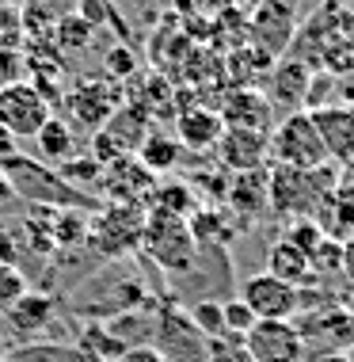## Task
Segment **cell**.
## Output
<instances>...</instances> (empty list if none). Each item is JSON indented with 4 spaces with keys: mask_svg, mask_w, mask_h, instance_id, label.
Here are the masks:
<instances>
[{
    "mask_svg": "<svg viewBox=\"0 0 354 362\" xmlns=\"http://www.w3.org/2000/svg\"><path fill=\"white\" fill-rule=\"evenodd\" d=\"M221 134H225V122L213 107H191V111L175 115V138H179V145L191 153L218 149Z\"/></svg>",
    "mask_w": 354,
    "mask_h": 362,
    "instance_id": "cell-18",
    "label": "cell"
},
{
    "mask_svg": "<svg viewBox=\"0 0 354 362\" xmlns=\"http://www.w3.org/2000/svg\"><path fill=\"white\" fill-rule=\"evenodd\" d=\"M267 168L240 172V175H232L229 187H225V206H229L240 221H252L259 210H267Z\"/></svg>",
    "mask_w": 354,
    "mask_h": 362,
    "instance_id": "cell-20",
    "label": "cell"
},
{
    "mask_svg": "<svg viewBox=\"0 0 354 362\" xmlns=\"http://www.w3.org/2000/svg\"><path fill=\"white\" fill-rule=\"evenodd\" d=\"M27 293V279L16 271V263H0V313H8Z\"/></svg>",
    "mask_w": 354,
    "mask_h": 362,
    "instance_id": "cell-37",
    "label": "cell"
},
{
    "mask_svg": "<svg viewBox=\"0 0 354 362\" xmlns=\"http://www.w3.org/2000/svg\"><path fill=\"white\" fill-rule=\"evenodd\" d=\"M191 38L183 35V27H179V19L175 16H164V23H160V31L153 35V46H149V62H153V69L160 73V76H179V65H183V57L191 54Z\"/></svg>",
    "mask_w": 354,
    "mask_h": 362,
    "instance_id": "cell-19",
    "label": "cell"
},
{
    "mask_svg": "<svg viewBox=\"0 0 354 362\" xmlns=\"http://www.w3.org/2000/svg\"><path fill=\"white\" fill-rule=\"evenodd\" d=\"M0 180L12 187L16 199H27L35 202V206L42 210H100V202L84 199L76 187H69V183L57 175V168H46V164L31 160V156H4L0 160Z\"/></svg>",
    "mask_w": 354,
    "mask_h": 362,
    "instance_id": "cell-1",
    "label": "cell"
},
{
    "mask_svg": "<svg viewBox=\"0 0 354 362\" xmlns=\"http://www.w3.org/2000/svg\"><path fill=\"white\" fill-rule=\"evenodd\" d=\"M172 4L183 19H218L225 8H236V0H172Z\"/></svg>",
    "mask_w": 354,
    "mask_h": 362,
    "instance_id": "cell-38",
    "label": "cell"
},
{
    "mask_svg": "<svg viewBox=\"0 0 354 362\" xmlns=\"http://www.w3.org/2000/svg\"><path fill=\"white\" fill-rule=\"evenodd\" d=\"M312 73L317 69H309L305 62H297V57H290V54H282L278 62L271 65V73H267V100L274 107V115L278 111H305V95H309V84H312Z\"/></svg>",
    "mask_w": 354,
    "mask_h": 362,
    "instance_id": "cell-13",
    "label": "cell"
},
{
    "mask_svg": "<svg viewBox=\"0 0 354 362\" xmlns=\"http://www.w3.org/2000/svg\"><path fill=\"white\" fill-rule=\"evenodd\" d=\"M187 225H191V237L194 244L202 248H225V244L232 240V229H229V214L218 210V206H194V214L187 218Z\"/></svg>",
    "mask_w": 354,
    "mask_h": 362,
    "instance_id": "cell-23",
    "label": "cell"
},
{
    "mask_svg": "<svg viewBox=\"0 0 354 362\" xmlns=\"http://www.w3.org/2000/svg\"><path fill=\"white\" fill-rule=\"evenodd\" d=\"M153 126L156 122L149 119V111H145L141 103H122L111 119L92 134V156L103 168L114 160H122V156H134L137 145L145 141V134H149Z\"/></svg>",
    "mask_w": 354,
    "mask_h": 362,
    "instance_id": "cell-6",
    "label": "cell"
},
{
    "mask_svg": "<svg viewBox=\"0 0 354 362\" xmlns=\"http://www.w3.org/2000/svg\"><path fill=\"white\" fill-rule=\"evenodd\" d=\"M343 309H347V317L354 320V286H350V293H347V305H343Z\"/></svg>",
    "mask_w": 354,
    "mask_h": 362,
    "instance_id": "cell-46",
    "label": "cell"
},
{
    "mask_svg": "<svg viewBox=\"0 0 354 362\" xmlns=\"http://www.w3.org/2000/svg\"><path fill=\"white\" fill-rule=\"evenodd\" d=\"M50 320H54V301L46 298V293H35V290H27L23 298L8 309V325L16 332H27V336L38 328H46Z\"/></svg>",
    "mask_w": 354,
    "mask_h": 362,
    "instance_id": "cell-24",
    "label": "cell"
},
{
    "mask_svg": "<svg viewBox=\"0 0 354 362\" xmlns=\"http://www.w3.org/2000/svg\"><path fill=\"white\" fill-rule=\"evenodd\" d=\"M0 362H12V358H4V355H0Z\"/></svg>",
    "mask_w": 354,
    "mask_h": 362,
    "instance_id": "cell-48",
    "label": "cell"
},
{
    "mask_svg": "<svg viewBox=\"0 0 354 362\" xmlns=\"http://www.w3.org/2000/svg\"><path fill=\"white\" fill-rule=\"evenodd\" d=\"M339 183V168L336 164H324L312 172H297L286 164H271L267 168V206L278 218H312L317 202Z\"/></svg>",
    "mask_w": 354,
    "mask_h": 362,
    "instance_id": "cell-2",
    "label": "cell"
},
{
    "mask_svg": "<svg viewBox=\"0 0 354 362\" xmlns=\"http://www.w3.org/2000/svg\"><path fill=\"white\" fill-rule=\"evenodd\" d=\"M57 175H61L69 187H76V183H84V187H88V183H95V180L103 175V164L95 160L92 153H84V156L73 153L65 164H57Z\"/></svg>",
    "mask_w": 354,
    "mask_h": 362,
    "instance_id": "cell-33",
    "label": "cell"
},
{
    "mask_svg": "<svg viewBox=\"0 0 354 362\" xmlns=\"http://www.w3.org/2000/svg\"><path fill=\"white\" fill-rule=\"evenodd\" d=\"M271 164V145L267 134H252V130H225L218 141V168L225 175H240V172H259Z\"/></svg>",
    "mask_w": 354,
    "mask_h": 362,
    "instance_id": "cell-15",
    "label": "cell"
},
{
    "mask_svg": "<svg viewBox=\"0 0 354 362\" xmlns=\"http://www.w3.org/2000/svg\"><path fill=\"white\" fill-rule=\"evenodd\" d=\"M35 141H38V156H46V164L57 168V164H65L69 156H73L76 134H73V126H69L65 119H50L42 130L35 134Z\"/></svg>",
    "mask_w": 354,
    "mask_h": 362,
    "instance_id": "cell-25",
    "label": "cell"
},
{
    "mask_svg": "<svg viewBox=\"0 0 354 362\" xmlns=\"http://www.w3.org/2000/svg\"><path fill=\"white\" fill-rule=\"evenodd\" d=\"M54 244L57 248H73V244H88V210H54Z\"/></svg>",
    "mask_w": 354,
    "mask_h": 362,
    "instance_id": "cell-30",
    "label": "cell"
},
{
    "mask_svg": "<svg viewBox=\"0 0 354 362\" xmlns=\"http://www.w3.org/2000/svg\"><path fill=\"white\" fill-rule=\"evenodd\" d=\"M240 301L252 309L255 320H293L301 309V290L263 271V275L244 279Z\"/></svg>",
    "mask_w": 354,
    "mask_h": 362,
    "instance_id": "cell-10",
    "label": "cell"
},
{
    "mask_svg": "<svg viewBox=\"0 0 354 362\" xmlns=\"http://www.w3.org/2000/svg\"><path fill=\"white\" fill-rule=\"evenodd\" d=\"M103 194L111 202H122V206H145L149 194L156 187V175L145 168L137 156H122V160L107 164L103 168Z\"/></svg>",
    "mask_w": 354,
    "mask_h": 362,
    "instance_id": "cell-14",
    "label": "cell"
},
{
    "mask_svg": "<svg viewBox=\"0 0 354 362\" xmlns=\"http://www.w3.org/2000/svg\"><path fill=\"white\" fill-rule=\"evenodd\" d=\"M309 267H312V279H317V275H336V271H343V244H339V240H331V237H324L317 248H312Z\"/></svg>",
    "mask_w": 354,
    "mask_h": 362,
    "instance_id": "cell-34",
    "label": "cell"
},
{
    "mask_svg": "<svg viewBox=\"0 0 354 362\" xmlns=\"http://www.w3.org/2000/svg\"><path fill=\"white\" fill-rule=\"evenodd\" d=\"M118 362H168V358H164L153 344H134V347L122 351V358H118Z\"/></svg>",
    "mask_w": 354,
    "mask_h": 362,
    "instance_id": "cell-42",
    "label": "cell"
},
{
    "mask_svg": "<svg viewBox=\"0 0 354 362\" xmlns=\"http://www.w3.org/2000/svg\"><path fill=\"white\" fill-rule=\"evenodd\" d=\"M145 210H156V214H172V218H191L194 214V194L187 183H156Z\"/></svg>",
    "mask_w": 354,
    "mask_h": 362,
    "instance_id": "cell-28",
    "label": "cell"
},
{
    "mask_svg": "<svg viewBox=\"0 0 354 362\" xmlns=\"http://www.w3.org/2000/svg\"><path fill=\"white\" fill-rule=\"evenodd\" d=\"M339 180H343V183H350V187H354V160H347V164L339 168Z\"/></svg>",
    "mask_w": 354,
    "mask_h": 362,
    "instance_id": "cell-45",
    "label": "cell"
},
{
    "mask_svg": "<svg viewBox=\"0 0 354 362\" xmlns=\"http://www.w3.org/2000/svg\"><path fill=\"white\" fill-rule=\"evenodd\" d=\"M103 69H107V81H122V76L137 73V54L130 50V46L118 42V46H111V50H107Z\"/></svg>",
    "mask_w": 354,
    "mask_h": 362,
    "instance_id": "cell-39",
    "label": "cell"
},
{
    "mask_svg": "<svg viewBox=\"0 0 354 362\" xmlns=\"http://www.w3.org/2000/svg\"><path fill=\"white\" fill-rule=\"evenodd\" d=\"M347 362H354V344H350V351H347Z\"/></svg>",
    "mask_w": 354,
    "mask_h": 362,
    "instance_id": "cell-47",
    "label": "cell"
},
{
    "mask_svg": "<svg viewBox=\"0 0 354 362\" xmlns=\"http://www.w3.org/2000/svg\"><path fill=\"white\" fill-rule=\"evenodd\" d=\"M95 31H100V27H92L81 12H65L61 19H57V27H54V38H50V42H54L61 54L88 50V46L95 42Z\"/></svg>",
    "mask_w": 354,
    "mask_h": 362,
    "instance_id": "cell-27",
    "label": "cell"
},
{
    "mask_svg": "<svg viewBox=\"0 0 354 362\" xmlns=\"http://www.w3.org/2000/svg\"><path fill=\"white\" fill-rule=\"evenodd\" d=\"M183 145H179V138L175 134H168L164 126H153L149 134H145V141L137 145V160L145 164L153 175H164V172H175L179 168V160H183Z\"/></svg>",
    "mask_w": 354,
    "mask_h": 362,
    "instance_id": "cell-21",
    "label": "cell"
},
{
    "mask_svg": "<svg viewBox=\"0 0 354 362\" xmlns=\"http://www.w3.org/2000/svg\"><path fill=\"white\" fill-rule=\"evenodd\" d=\"M65 12H57L54 0H27L23 8H19V19H23V35L27 38H46V31L54 35L57 19Z\"/></svg>",
    "mask_w": 354,
    "mask_h": 362,
    "instance_id": "cell-29",
    "label": "cell"
},
{
    "mask_svg": "<svg viewBox=\"0 0 354 362\" xmlns=\"http://www.w3.org/2000/svg\"><path fill=\"white\" fill-rule=\"evenodd\" d=\"M61 103L69 107V119H73L76 126H84V130H100V126L111 119L126 100H122V88H114L111 81H84V84H76Z\"/></svg>",
    "mask_w": 354,
    "mask_h": 362,
    "instance_id": "cell-12",
    "label": "cell"
},
{
    "mask_svg": "<svg viewBox=\"0 0 354 362\" xmlns=\"http://www.w3.org/2000/svg\"><path fill=\"white\" fill-rule=\"evenodd\" d=\"M248 35L259 50L271 57H282L297 35V4L293 0H259L248 16Z\"/></svg>",
    "mask_w": 354,
    "mask_h": 362,
    "instance_id": "cell-9",
    "label": "cell"
},
{
    "mask_svg": "<svg viewBox=\"0 0 354 362\" xmlns=\"http://www.w3.org/2000/svg\"><path fill=\"white\" fill-rule=\"evenodd\" d=\"M141 252L168 275H187L199 267V244L191 237V225H187V218H172V214L145 210Z\"/></svg>",
    "mask_w": 354,
    "mask_h": 362,
    "instance_id": "cell-3",
    "label": "cell"
},
{
    "mask_svg": "<svg viewBox=\"0 0 354 362\" xmlns=\"http://www.w3.org/2000/svg\"><path fill=\"white\" fill-rule=\"evenodd\" d=\"M240 347L248 362H305V339L293 320H255Z\"/></svg>",
    "mask_w": 354,
    "mask_h": 362,
    "instance_id": "cell-7",
    "label": "cell"
},
{
    "mask_svg": "<svg viewBox=\"0 0 354 362\" xmlns=\"http://www.w3.org/2000/svg\"><path fill=\"white\" fill-rule=\"evenodd\" d=\"M328 73V76H350L354 73V35L350 31H339L331 35L328 42L320 46V57H317V73Z\"/></svg>",
    "mask_w": 354,
    "mask_h": 362,
    "instance_id": "cell-26",
    "label": "cell"
},
{
    "mask_svg": "<svg viewBox=\"0 0 354 362\" xmlns=\"http://www.w3.org/2000/svg\"><path fill=\"white\" fill-rule=\"evenodd\" d=\"M267 275L290 282V286H309L312 282V267H309V256L297 248V244H290L286 237L274 240L271 252H267Z\"/></svg>",
    "mask_w": 354,
    "mask_h": 362,
    "instance_id": "cell-22",
    "label": "cell"
},
{
    "mask_svg": "<svg viewBox=\"0 0 354 362\" xmlns=\"http://www.w3.org/2000/svg\"><path fill=\"white\" fill-rule=\"evenodd\" d=\"M50 119H54V107L35 92L31 81L0 88V130H8L12 138H35Z\"/></svg>",
    "mask_w": 354,
    "mask_h": 362,
    "instance_id": "cell-8",
    "label": "cell"
},
{
    "mask_svg": "<svg viewBox=\"0 0 354 362\" xmlns=\"http://www.w3.org/2000/svg\"><path fill=\"white\" fill-rule=\"evenodd\" d=\"M221 320H225V336H236V339H244V336H248V328L255 325L252 309L244 305L240 298H236V301H221Z\"/></svg>",
    "mask_w": 354,
    "mask_h": 362,
    "instance_id": "cell-36",
    "label": "cell"
},
{
    "mask_svg": "<svg viewBox=\"0 0 354 362\" xmlns=\"http://www.w3.org/2000/svg\"><path fill=\"white\" fill-rule=\"evenodd\" d=\"M267 145H271V164H286V168H297V172H312V168L331 164L309 111L282 115L274 122V130L267 134Z\"/></svg>",
    "mask_w": 354,
    "mask_h": 362,
    "instance_id": "cell-4",
    "label": "cell"
},
{
    "mask_svg": "<svg viewBox=\"0 0 354 362\" xmlns=\"http://www.w3.org/2000/svg\"><path fill=\"white\" fill-rule=\"evenodd\" d=\"M84 344L92 347L100 358H111V362H118V358H122V351H126L122 339L111 336V332H103V328H88L84 332Z\"/></svg>",
    "mask_w": 354,
    "mask_h": 362,
    "instance_id": "cell-40",
    "label": "cell"
},
{
    "mask_svg": "<svg viewBox=\"0 0 354 362\" xmlns=\"http://www.w3.org/2000/svg\"><path fill=\"white\" fill-rule=\"evenodd\" d=\"M312 221L320 225L324 237L331 240H350L354 237V187L350 183H336L324 199L317 202V210H312Z\"/></svg>",
    "mask_w": 354,
    "mask_h": 362,
    "instance_id": "cell-17",
    "label": "cell"
},
{
    "mask_svg": "<svg viewBox=\"0 0 354 362\" xmlns=\"http://www.w3.org/2000/svg\"><path fill=\"white\" fill-rule=\"evenodd\" d=\"M221 122L225 130H252V134H271L278 115L259 88H225L221 95Z\"/></svg>",
    "mask_w": 354,
    "mask_h": 362,
    "instance_id": "cell-11",
    "label": "cell"
},
{
    "mask_svg": "<svg viewBox=\"0 0 354 362\" xmlns=\"http://www.w3.org/2000/svg\"><path fill=\"white\" fill-rule=\"evenodd\" d=\"M141 233H145V206L111 202V206H100L88 218V244L103 259L134 256L141 248Z\"/></svg>",
    "mask_w": 354,
    "mask_h": 362,
    "instance_id": "cell-5",
    "label": "cell"
},
{
    "mask_svg": "<svg viewBox=\"0 0 354 362\" xmlns=\"http://www.w3.org/2000/svg\"><path fill=\"white\" fill-rule=\"evenodd\" d=\"M23 240H27V248H31L35 256H50V252H57L50 214H46V210H38L35 218H27V221H23Z\"/></svg>",
    "mask_w": 354,
    "mask_h": 362,
    "instance_id": "cell-32",
    "label": "cell"
},
{
    "mask_svg": "<svg viewBox=\"0 0 354 362\" xmlns=\"http://www.w3.org/2000/svg\"><path fill=\"white\" fill-rule=\"evenodd\" d=\"M312 362H347V355H343V351H324V355L312 358Z\"/></svg>",
    "mask_w": 354,
    "mask_h": 362,
    "instance_id": "cell-44",
    "label": "cell"
},
{
    "mask_svg": "<svg viewBox=\"0 0 354 362\" xmlns=\"http://www.w3.org/2000/svg\"><path fill=\"white\" fill-rule=\"evenodd\" d=\"M191 325L194 332L206 339V344H213V339H225V320H221V301H194L191 305Z\"/></svg>",
    "mask_w": 354,
    "mask_h": 362,
    "instance_id": "cell-31",
    "label": "cell"
},
{
    "mask_svg": "<svg viewBox=\"0 0 354 362\" xmlns=\"http://www.w3.org/2000/svg\"><path fill=\"white\" fill-rule=\"evenodd\" d=\"M309 119L317 126L324 153H328V160L336 168L354 160V111L350 107H317V111H309Z\"/></svg>",
    "mask_w": 354,
    "mask_h": 362,
    "instance_id": "cell-16",
    "label": "cell"
},
{
    "mask_svg": "<svg viewBox=\"0 0 354 362\" xmlns=\"http://www.w3.org/2000/svg\"><path fill=\"white\" fill-rule=\"evenodd\" d=\"M23 19L16 4H0V50H23Z\"/></svg>",
    "mask_w": 354,
    "mask_h": 362,
    "instance_id": "cell-35",
    "label": "cell"
},
{
    "mask_svg": "<svg viewBox=\"0 0 354 362\" xmlns=\"http://www.w3.org/2000/svg\"><path fill=\"white\" fill-rule=\"evenodd\" d=\"M343 275H347L350 286H354V237L343 240Z\"/></svg>",
    "mask_w": 354,
    "mask_h": 362,
    "instance_id": "cell-43",
    "label": "cell"
},
{
    "mask_svg": "<svg viewBox=\"0 0 354 362\" xmlns=\"http://www.w3.org/2000/svg\"><path fill=\"white\" fill-rule=\"evenodd\" d=\"M23 50H0V88H12L23 81Z\"/></svg>",
    "mask_w": 354,
    "mask_h": 362,
    "instance_id": "cell-41",
    "label": "cell"
}]
</instances>
